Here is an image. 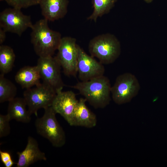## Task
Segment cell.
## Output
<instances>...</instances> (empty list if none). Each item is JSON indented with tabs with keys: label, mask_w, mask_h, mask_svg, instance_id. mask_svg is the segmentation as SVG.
Instances as JSON below:
<instances>
[{
	"label": "cell",
	"mask_w": 167,
	"mask_h": 167,
	"mask_svg": "<svg viewBox=\"0 0 167 167\" xmlns=\"http://www.w3.org/2000/svg\"><path fill=\"white\" fill-rule=\"evenodd\" d=\"M10 118L7 114L3 115L0 114V138H2L8 135L10 132L9 122Z\"/></svg>",
	"instance_id": "21"
},
{
	"label": "cell",
	"mask_w": 167,
	"mask_h": 167,
	"mask_svg": "<svg viewBox=\"0 0 167 167\" xmlns=\"http://www.w3.org/2000/svg\"><path fill=\"white\" fill-rule=\"evenodd\" d=\"M140 89L139 82L135 75L129 72L124 73L118 76L111 86L112 98L117 104H126L137 96Z\"/></svg>",
	"instance_id": "6"
},
{
	"label": "cell",
	"mask_w": 167,
	"mask_h": 167,
	"mask_svg": "<svg viewBox=\"0 0 167 167\" xmlns=\"http://www.w3.org/2000/svg\"><path fill=\"white\" fill-rule=\"evenodd\" d=\"M72 87L95 109L104 108L111 101V86L109 79L104 75L88 81H81Z\"/></svg>",
	"instance_id": "2"
},
{
	"label": "cell",
	"mask_w": 167,
	"mask_h": 167,
	"mask_svg": "<svg viewBox=\"0 0 167 167\" xmlns=\"http://www.w3.org/2000/svg\"><path fill=\"white\" fill-rule=\"evenodd\" d=\"M145 2L148 3L151 2L153 0H144Z\"/></svg>",
	"instance_id": "25"
},
{
	"label": "cell",
	"mask_w": 167,
	"mask_h": 167,
	"mask_svg": "<svg viewBox=\"0 0 167 167\" xmlns=\"http://www.w3.org/2000/svg\"><path fill=\"white\" fill-rule=\"evenodd\" d=\"M15 163L12 160H11L4 165L6 167H11Z\"/></svg>",
	"instance_id": "24"
},
{
	"label": "cell",
	"mask_w": 167,
	"mask_h": 167,
	"mask_svg": "<svg viewBox=\"0 0 167 167\" xmlns=\"http://www.w3.org/2000/svg\"><path fill=\"white\" fill-rule=\"evenodd\" d=\"M3 0H4V1H5V0H0V1H3Z\"/></svg>",
	"instance_id": "26"
},
{
	"label": "cell",
	"mask_w": 167,
	"mask_h": 167,
	"mask_svg": "<svg viewBox=\"0 0 167 167\" xmlns=\"http://www.w3.org/2000/svg\"><path fill=\"white\" fill-rule=\"evenodd\" d=\"M88 49L91 56L97 58L103 64L114 62L121 53V46L113 34L106 33L95 36L90 41Z\"/></svg>",
	"instance_id": "3"
},
{
	"label": "cell",
	"mask_w": 167,
	"mask_h": 167,
	"mask_svg": "<svg viewBox=\"0 0 167 167\" xmlns=\"http://www.w3.org/2000/svg\"><path fill=\"white\" fill-rule=\"evenodd\" d=\"M36 65L43 83L57 92L62 90L64 84L61 73V67L55 57H39Z\"/></svg>",
	"instance_id": "9"
},
{
	"label": "cell",
	"mask_w": 167,
	"mask_h": 167,
	"mask_svg": "<svg viewBox=\"0 0 167 167\" xmlns=\"http://www.w3.org/2000/svg\"><path fill=\"white\" fill-rule=\"evenodd\" d=\"M77 73L81 81L89 80L104 75L103 64L88 55L78 45Z\"/></svg>",
	"instance_id": "10"
},
{
	"label": "cell",
	"mask_w": 167,
	"mask_h": 167,
	"mask_svg": "<svg viewBox=\"0 0 167 167\" xmlns=\"http://www.w3.org/2000/svg\"><path fill=\"white\" fill-rule=\"evenodd\" d=\"M0 157L2 162L4 165L12 160L10 154L6 151H2L0 150Z\"/></svg>",
	"instance_id": "22"
},
{
	"label": "cell",
	"mask_w": 167,
	"mask_h": 167,
	"mask_svg": "<svg viewBox=\"0 0 167 167\" xmlns=\"http://www.w3.org/2000/svg\"><path fill=\"white\" fill-rule=\"evenodd\" d=\"M15 59L13 49L10 46L2 45L0 46V71L5 75L12 70Z\"/></svg>",
	"instance_id": "17"
},
{
	"label": "cell",
	"mask_w": 167,
	"mask_h": 167,
	"mask_svg": "<svg viewBox=\"0 0 167 167\" xmlns=\"http://www.w3.org/2000/svg\"><path fill=\"white\" fill-rule=\"evenodd\" d=\"M27 141L24 149L17 152L18 160L17 167H28L38 161L47 160L45 153L40 150L38 143L34 138L28 136Z\"/></svg>",
	"instance_id": "12"
},
{
	"label": "cell",
	"mask_w": 167,
	"mask_h": 167,
	"mask_svg": "<svg viewBox=\"0 0 167 167\" xmlns=\"http://www.w3.org/2000/svg\"><path fill=\"white\" fill-rule=\"evenodd\" d=\"M78 101L72 91L61 90L57 92L52 107L56 113L60 114L70 125Z\"/></svg>",
	"instance_id": "11"
},
{
	"label": "cell",
	"mask_w": 167,
	"mask_h": 167,
	"mask_svg": "<svg viewBox=\"0 0 167 167\" xmlns=\"http://www.w3.org/2000/svg\"><path fill=\"white\" fill-rule=\"evenodd\" d=\"M86 101L84 98H80L78 100L70 125L71 126L88 128H92L96 126L97 122L96 116L87 107Z\"/></svg>",
	"instance_id": "14"
},
{
	"label": "cell",
	"mask_w": 167,
	"mask_h": 167,
	"mask_svg": "<svg viewBox=\"0 0 167 167\" xmlns=\"http://www.w3.org/2000/svg\"><path fill=\"white\" fill-rule=\"evenodd\" d=\"M74 37H62L55 58L67 76H75L77 73L78 45Z\"/></svg>",
	"instance_id": "7"
},
{
	"label": "cell",
	"mask_w": 167,
	"mask_h": 167,
	"mask_svg": "<svg viewBox=\"0 0 167 167\" xmlns=\"http://www.w3.org/2000/svg\"><path fill=\"white\" fill-rule=\"evenodd\" d=\"M6 32L0 27V44L2 45L5 41L6 37Z\"/></svg>",
	"instance_id": "23"
},
{
	"label": "cell",
	"mask_w": 167,
	"mask_h": 167,
	"mask_svg": "<svg viewBox=\"0 0 167 167\" xmlns=\"http://www.w3.org/2000/svg\"><path fill=\"white\" fill-rule=\"evenodd\" d=\"M33 24L30 16L24 14L20 9L7 8L0 13V27L6 32L21 36Z\"/></svg>",
	"instance_id": "8"
},
{
	"label": "cell",
	"mask_w": 167,
	"mask_h": 167,
	"mask_svg": "<svg viewBox=\"0 0 167 167\" xmlns=\"http://www.w3.org/2000/svg\"><path fill=\"white\" fill-rule=\"evenodd\" d=\"M40 0H5L12 7L19 9L26 8L39 4Z\"/></svg>",
	"instance_id": "20"
},
{
	"label": "cell",
	"mask_w": 167,
	"mask_h": 167,
	"mask_svg": "<svg viewBox=\"0 0 167 167\" xmlns=\"http://www.w3.org/2000/svg\"><path fill=\"white\" fill-rule=\"evenodd\" d=\"M41 79L37 65L27 66L21 68L16 73L15 80L23 88L27 89L40 83Z\"/></svg>",
	"instance_id": "15"
},
{
	"label": "cell",
	"mask_w": 167,
	"mask_h": 167,
	"mask_svg": "<svg viewBox=\"0 0 167 167\" xmlns=\"http://www.w3.org/2000/svg\"><path fill=\"white\" fill-rule=\"evenodd\" d=\"M4 75H0V103L9 101L15 97L17 94V88L14 84L4 77Z\"/></svg>",
	"instance_id": "19"
},
{
	"label": "cell",
	"mask_w": 167,
	"mask_h": 167,
	"mask_svg": "<svg viewBox=\"0 0 167 167\" xmlns=\"http://www.w3.org/2000/svg\"><path fill=\"white\" fill-rule=\"evenodd\" d=\"M48 21L44 18L40 19L31 28V42L39 57L53 56L62 37L59 32L49 28Z\"/></svg>",
	"instance_id": "1"
},
{
	"label": "cell",
	"mask_w": 167,
	"mask_h": 167,
	"mask_svg": "<svg viewBox=\"0 0 167 167\" xmlns=\"http://www.w3.org/2000/svg\"><path fill=\"white\" fill-rule=\"evenodd\" d=\"M43 116L36 118L35 126L37 133L47 139L55 147L63 146L66 142L65 133L58 122L57 113L52 106L45 109Z\"/></svg>",
	"instance_id": "4"
},
{
	"label": "cell",
	"mask_w": 167,
	"mask_h": 167,
	"mask_svg": "<svg viewBox=\"0 0 167 167\" xmlns=\"http://www.w3.org/2000/svg\"><path fill=\"white\" fill-rule=\"evenodd\" d=\"M117 0H92L93 11L87 19L96 22L99 17L108 13Z\"/></svg>",
	"instance_id": "18"
},
{
	"label": "cell",
	"mask_w": 167,
	"mask_h": 167,
	"mask_svg": "<svg viewBox=\"0 0 167 167\" xmlns=\"http://www.w3.org/2000/svg\"><path fill=\"white\" fill-rule=\"evenodd\" d=\"M27 105L24 98L15 97L9 101L7 114L11 120L28 123L31 120V115L27 109Z\"/></svg>",
	"instance_id": "16"
},
{
	"label": "cell",
	"mask_w": 167,
	"mask_h": 167,
	"mask_svg": "<svg viewBox=\"0 0 167 167\" xmlns=\"http://www.w3.org/2000/svg\"><path fill=\"white\" fill-rule=\"evenodd\" d=\"M56 94L54 89L42 83L34 88L26 89L23 93V98L30 114L37 116L38 110L52 106Z\"/></svg>",
	"instance_id": "5"
},
{
	"label": "cell",
	"mask_w": 167,
	"mask_h": 167,
	"mask_svg": "<svg viewBox=\"0 0 167 167\" xmlns=\"http://www.w3.org/2000/svg\"><path fill=\"white\" fill-rule=\"evenodd\" d=\"M68 0H40L41 14L49 21L63 18L67 12Z\"/></svg>",
	"instance_id": "13"
}]
</instances>
